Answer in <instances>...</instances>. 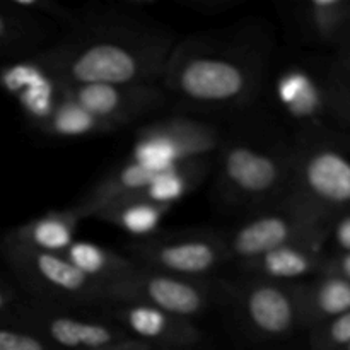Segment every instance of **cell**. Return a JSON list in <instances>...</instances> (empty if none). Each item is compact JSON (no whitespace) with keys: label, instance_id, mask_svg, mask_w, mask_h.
Returning <instances> with one entry per match:
<instances>
[{"label":"cell","instance_id":"cell-13","mask_svg":"<svg viewBox=\"0 0 350 350\" xmlns=\"http://www.w3.org/2000/svg\"><path fill=\"white\" fill-rule=\"evenodd\" d=\"M98 313L118 325L129 337L164 350H188L198 345L204 334L193 320L166 313L140 303H106Z\"/></svg>","mask_w":350,"mask_h":350},{"label":"cell","instance_id":"cell-18","mask_svg":"<svg viewBox=\"0 0 350 350\" xmlns=\"http://www.w3.org/2000/svg\"><path fill=\"white\" fill-rule=\"evenodd\" d=\"M303 327H314L350 311V282L334 273L323 272L299 284Z\"/></svg>","mask_w":350,"mask_h":350},{"label":"cell","instance_id":"cell-31","mask_svg":"<svg viewBox=\"0 0 350 350\" xmlns=\"http://www.w3.org/2000/svg\"><path fill=\"white\" fill-rule=\"evenodd\" d=\"M239 3L241 0H185L181 2V5L198 14H204V16H219V14L234 9Z\"/></svg>","mask_w":350,"mask_h":350},{"label":"cell","instance_id":"cell-34","mask_svg":"<svg viewBox=\"0 0 350 350\" xmlns=\"http://www.w3.org/2000/svg\"><path fill=\"white\" fill-rule=\"evenodd\" d=\"M267 350H291V349H267Z\"/></svg>","mask_w":350,"mask_h":350},{"label":"cell","instance_id":"cell-24","mask_svg":"<svg viewBox=\"0 0 350 350\" xmlns=\"http://www.w3.org/2000/svg\"><path fill=\"white\" fill-rule=\"evenodd\" d=\"M211 164L212 157H205V159L191 161V163L159 171L144 195L156 204L173 207L176 202L187 197L204 181V178L211 171Z\"/></svg>","mask_w":350,"mask_h":350},{"label":"cell","instance_id":"cell-27","mask_svg":"<svg viewBox=\"0 0 350 350\" xmlns=\"http://www.w3.org/2000/svg\"><path fill=\"white\" fill-rule=\"evenodd\" d=\"M313 350H344L350 345V311L310 330Z\"/></svg>","mask_w":350,"mask_h":350},{"label":"cell","instance_id":"cell-20","mask_svg":"<svg viewBox=\"0 0 350 350\" xmlns=\"http://www.w3.org/2000/svg\"><path fill=\"white\" fill-rule=\"evenodd\" d=\"M44 31L38 17L0 0V62L29 58L41 51Z\"/></svg>","mask_w":350,"mask_h":350},{"label":"cell","instance_id":"cell-14","mask_svg":"<svg viewBox=\"0 0 350 350\" xmlns=\"http://www.w3.org/2000/svg\"><path fill=\"white\" fill-rule=\"evenodd\" d=\"M327 246L328 236L287 243L239 265V273L282 284L306 282L323 273L328 260Z\"/></svg>","mask_w":350,"mask_h":350},{"label":"cell","instance_id":"cell-26","mask_svg":"<svg viewBox=\"0 0 350 350\" xmlns=\"http://www.w3.org/2000/svg\"><path fill=\"white\" fill-rule=\"evenodd\" d=\"M328 115L350 126V41L335 51V58L325 81Z\"/></svg>","mask_w":350,"mask_h":350},{"label":"cell","instance_id":"cell-32","mask_svg":"<svg viewBox=\"0 0 350 350\" xmlns=\"http://www.w3.org/2000/svg\"><path fill=\"white\" fill-rule=\"evenodd\" d=\"M323 272L334 273L350 282V253H334L328 255L327 265Z\"/></svg>","mask_w":350,"mask_h":350},{"label":"cell","instance_id":"cell-9","mask_svg":"<svg viewBox=\"0 0 350 350\" xmlns=\"http://www.w3.org/2000/svg\"><path fill=\"white\" fill-rule=\"evenodd\" d=\"M14 320L36 332L57 350H108L137 342L101 313L55 306L27 296Z\"/></svg>","mask_w":350,"mask_h":350},{"label":"cell","instance_id":"cell-4","mask_svg":"<svg viewBox=\"0 0 350 350\" xmlns=\"http://www.w3.org/2000/svg\"><path fill=\"white\" fill-rule=\"evenodd\" d=\"M334 221L350 211V142L318 126H306L293 142L287 197Z\"/></svg>","mask_w":350,"mask_h":350},{"label":"cell","instance_id":"cell-23","mask_svg":"<svg viewBox=\"0 0 350 350\" xmlns=\"http://www.w3.org/2000/svg\"><path fill=\"white\" fill-rule=\"evenodd\" d=\"M64 255L79 272L103 286H108L137 265L129 256L84 239H75Z\"/></svg>","mask_w":350,"mask_h":350},{"label":"cell","instance_id":"cell-8","mask_svg":"<svg viewBox=\"0 0 350 350\" xmlns=\"http://www.w3.org/2000/svg\"><path fill=\"white\" fill-rule=\"evenodd\" d=\"M226 291L239 323L252 337L279 342L304 330L299 284L241 275Z\"/></svg>","mask_w":350,"mask_h":350},{"label":"cell","instance_id":"cell-3","mask_svg":"<svg viewBox=\"0 0 350 350\" xmlns=\"http://www.w3.org/2000/svg\"><path fill=\"white\" fill-rule=\"evenodd\" d=\"M293 144L260 137L226 139L217 150L214 193L224 211L255 214L287 197Z\"/></svg>","mask_w":350,"mask_h":350},{"label":"cell","instance_id":"cell-29","mask_svg":"<svg viewBox=\"0 0 350 350\" xmlns=\"http://www.w3.org/2000/svg\"><path fill=\"white\" fill-rule=\"evenodd\" d=\"M24 296L12 282L0 277V321L14 320Z\"/></svg>","mask_w":350,"mask_h":350},{"label":"cell","instance_id":"cell-30","mask_svg":"<svg viewBox=\"0 0 350 350\" xmlns=\"http://www.w3.org/2000/svg\"><path fill=\"white\" fill-rule=\"evenodd\" d=\"M328 245H334L337 253H350V211L337 215L330 222Z\"/></svg>","mask_w":350,"mask_h":350},{"label":"cell","instance_id":"cell-6","mask_svg":"<svg viewBox=\"0 0 350 350\" xmlns=\"http://www.w3.org/2000/svg\"><path fill=\"white\" fill-rule=\"evenodd\" d=\"M126 253L137 265L193 280H207L229 263L224 231L205 228L156 232L129 243Z\"/></svg>","mask_w":350,"mask_h":350},{"label":"cell","instance_id":"cell-33","mask_svg":"<svg viewBox=\"0 0 350 350\" xmlns=\"http://www.w3.org/2000/svg\"><path fill=\"white\" fill-rule=\"evenodd\" d=\"M108 350H164V349L152 347V345L142 344V342H132V344L120 345V347H113V349H108Z\"/></svg>","mask_w":350,"mask_h":350},{"label":"cell","instance_id":"cell-28","mask_svg":"<svg viewBox=\"0 0 350 350\" xmlns=\"http://www.w3.org/2000/svg\"><path fill=\"white\" fill-rule=\"evenodd\" d=\"M0 350H57L16 320L0 321Z\"/></svg>","mask_w":350,"mask_h":350},{"label":"cell","instance_id":"cell-1","mask_svg":"<svg viewBox=\"0 0 350 350\" xmlns=\"http://www.w3.org/2000/svg\"><path fill=\"white\" fill-rule=\"evenodd\" d=\"M176 38L133 10H79L62 40L33 55L58 85H161Z\"/></svg>","mask_w":350,"mask_h":350},{"label":"cell","instance_id":"cell-2","mask_svg":"<svg viewBox=\"0 0 350 350\" xmlns=\"http://www.w3.org/2000/svg\"><path fill=\"white\" fill-rule=\"evenodd\" d=\"M270 40L256 21L176 41L161 88L185 105L207 109L248 106L262 91Z\"/></svg>","mask_w":350,"mask_h":350},{"label":"cell","instance_id":"cell-7","mask_svg":"<svg viewBox=\"0 0 350 350\" xmlns=\"http://www.w3.org/2000/svg\"><path fill=\"white\" fill-rule=\"evenodd\" d=\"M330 219L284 198L269 208L245 215L231 231H224L228 262L243 265L279 246L299 239L328 236Z\"/></svg>","mask_w":350,"mask_h":350},{"label":"cell","instance_id":"cell-12","mask_svg":"<svg viewBox=\"0 0 350 350\" xmlns=\"http://www.w3.org/2000/svg\"><path fill=\"white\" fill-rule=\"evenodd\" d=\"M60 92L115 130L146 118L170 98L161 85H60Z\"/></svg>","mask_w":350,"mask_h":350},{"label":"cell","instance_id":"cell-25","mask_svg":"<svg viewBox=\"0 0 350 350\" xmlns=\"http://www.w3.org/2000/svg\"><path fill=\"white\" fill-rule=\"evenodd\" d=\"M40 130L46 135L62 137V139H74V137H91L101 133L115 132L111 125L94 118L91 113L65 98L58 85V101L53 111L46 118V122L40 126Z\"/></svg>","mask_w":350,"mask_h":350},{"label":"cell","instance_id":"cell-5","mask_svg":"<svg viewBox=\"0 0 350 350\" xmlns=\"http://www.w3.org/2000/svg\"><path fill=\"white\" fill-rule=\"evenodd\" d=\"M0 256L31 299L75 310H92L106 303L105 286L79 272L65 255L40 252L2 236Z\"/></svg>","mask_w":350,"mask_h":350},{"label":"cell","instance_id":"cell-16","mask_svg":"<svg viewBox=\"0 0 350 350\" xmlns=\"http://www.w3.org/2000/svg\"><path fill=\"white\" fill-rule=\"evenodd\" d=\"M81 222L82 217L70 205L60 211L44 212L7 231L3 238L40 252L64 255L75 241V232Z\"/></svg>","mask_w":350,"mask_h":350},{"label":"cell","instance_id":"cell-21","mask_svg":"<svg viewBox=\"0 0 350 350\" xmlns=\"http://www.w3.org/2000/svg\"><path fill=\"white\" fill-rule=\"evenodd\" d=\"M279 98L284 108L308 126H318L321 115L328 113L325 82L318 84L301 68L287 70L279 81Z\"/></svg>","mask_w":350,"mask_h":350},{"label":"cell","instance_id":"cell-17","mask_svg":"<svg viewBox=\"0 0 350 350\" xmlns=\"http://www.w3.org/2000/svg\"><path fill=\"white\" fill-rule=\"evenodd\" d=\"M159 171L147 170L140 164L126 159L120 166L113 167L108 174L101 178L81 200L72 204V207L79 212L82 221L94 219V215L109 204L122 198L140 195L147 190Z\"/></svg>","mask_w":350,"mask_h":350},{"label":"cell","instance_id":"cell-19","mask_svg":"<svg viewBox=\"0 0 350 350\" xmlns=\"http://www.w3.org/2000/svg\"><path fill=\"white\" fill-rule=\"evenodd\" d=\"M297 19L313 43L337 51L350 41V0H308L299 5Z\"/></svg>","mask_w":350,"mask_h":350},{"label":"cell","instance_id":"cell-35","mask_svg":"<svg viewBox=\"0 0 350 350\" xmlns=\"http://www.w3.org/2000/svg\"><path fill=\"white\" fill-rule=\"evenodd\" d=\"M344 350H350V345H349V347H347V349H344Z\"/></svg>","mask_w":350,"mask_h":350},{"label":"cell","instance_id":"cell-15","mask_svg":"<svg viewBox=\"0 0 350 350\" xmlns=\"http://www.w3.org/2000/svg\"><path fill=\"white\" fill-rule=\"evenodd\" d=\"M0 84L19 101L38 129L46 122L58 101V84L33 58L9 62L0 67Z\"/></svg>","mask_w":350,"mask_h":350},{"label":"cell","instance_id":"cell-22","mask_svg":"<svg viewBox=\"0 0 350 350\" xmlns=\"http://www.w3.org/2000/svg\"><path fill=\"white\" fill-rule=\"evenodd\" d=\"M170 208L171 207L149 200L146 195L140 193L113 202L108 207L99 211L94 219L108 222L132 236H139L140 239L156 234L157 228Z\"/></svg>","mask_w":350,"mask_h":350},{"label":"cell","instance_id":"cell-11","mask_svg":"<svg viewBox=\"0 0 350 350\" xmlns=\"http://www.w3.org/2000/svg\"><path fill=\"white\" fill-rule=\"evenodd\" d=\"M105 289L106 303L147 304L188 320L202 317L212 303L208 280L183 279L140 265L109 282Z\"/></svg>","mask_w":350,"mask_h":350},{"label":"cell","instance_id":"cell-10","mask_svg":"<svg viewBox=\"0 0 350 350\" xmlns=\"http://www.w3.org/2000/svg\"><path fill=\"white\" fill-rule=\"evenodd\" d=\"M224 142L215 125L188 116H171L137 130L129 161L152 171L170 170L212 157Z\"/></svg>","mask_w":350,"mask_h":350}]
</instances>
